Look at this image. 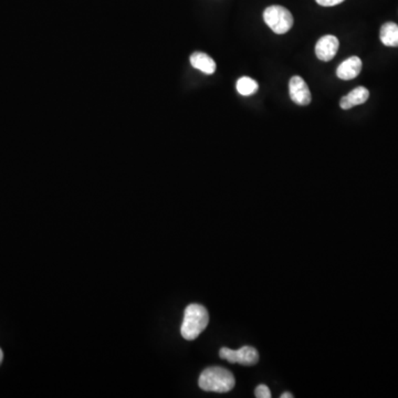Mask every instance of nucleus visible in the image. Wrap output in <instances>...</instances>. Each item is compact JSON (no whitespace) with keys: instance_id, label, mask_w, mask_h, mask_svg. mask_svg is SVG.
Returning <instances> with one entry per match:
<instances>
[{"instance_id":"nucleus-8","label":"nucleus","mask_w":398,"mask_h":398,"mask_svg":"<svg viewBox=\"0 0 398 398\" xmlns=\"http://www.w3.org/2000/svg\"><path fill=\"white\" fill-rule=\"evenodd\" d=\"M369 97V90L364 86H358L356 89L352 90L349 95L342 97L341 101H340V106L343 110H350L353 106L365 103Z\"/></svg>"},{"instance_id":"nucleus-15","label":"nucleus","mask_w":398,"mask_h":398,"mask_svg":"<svg viewBox=\"0 0 398 398\" xmlns=\"http://www.w3.org/2000/svg\"><path fill=\"white\" fill-rule=\"evenodd\" d=\"M3 351H1V349H0V364H1V362H3Z\"/></svg>"},{"instance_id":"nucleus-3","label":"nucleus","mask_w":398,"mask_h":398,"mask_svg":"<svg viewBox=\"0 0 398 398\" xmlns=\"http://www.w3.org/2000/svg\"><path fill=\"white\" fill-rule=\"evenodd\" d=\"M264 19L268 27L277 35H285L294 26V17L282 6L268 7L264 11Z\"/></svg>"},{"instance_id":"nucleus-11","label":"nucleus","mask_w":398,"mask_h":398,"mask_svg":"<svg viewBox=\"0 0 398 398\" xmlns=\"http://www.w3.org/2000/svg\"><path fill=\"white\" fill-rule=\"evenodd\" d=\"M258 88L259 86L256 81L249 78V77H242L237 81V91L239 92V95H244V97L256 93Z\"/></svg>"},{"instance_id":"nucleus-14","label":"nucleus","mask_w":398,"mask_h":398,"mask_svg":"<svg viewBox=\"0 0 398 398\" xmlns=\"http://www.w3.org/2000/svg\"><path fill=\"white\" fill-rule=\"evenodd\" d=\"M281 398H294V395L291 393H285L281 395Z\"/></svg>"},{"instance_id":"nucleus-10","label":"nucleus","mask_w":398,"mask_h":398,"mask_svg":"<svg viewBox=\"0 0 398 398\" xmlns=\"http://www.w3.org/2000/svg\"><path fill=\"white\" fill-rule=\"evenodd\" d=\"M381 41L386 47H398V26L394 22H386L381 28Z\"/></svg>"},{"instance_id":"nucleus-7","label":"nucleus","mask_w":398,"mask_h":398,"mask_svg":"<svg viewBox=\"0 0 398 398\" xmlns=\"http://www.w3.org/2000/svg\"><path fill=\"white\" fill-rule=\"evenodd\" d=\"M362 60L358 57H351L342 62L337 70V78L341 80H353L362 70Z\"/></svg>"},{"instance_id":"nucleus-9","label":"nucleus","mask_w":398,"mask_h":398,"mask_svg":"<svg viewBox=\"0 0 398 398\" xmlns=\"http://www.w3.org/2000/svg\"><path fill=\"white\" fill-rule=\"evenodd\" d=\"M191 65L197 70L202 71L206 74H213L216 71V62L213 58L204 52H194L191 56Z\"/></svg>"},{"instance_id":"nucleus-1","label":"nucleus","mask_w":398,"mask_h":398,"mask_svg":"<svg viewBox=\"0 0 398 398\" xmlns=\"http://www.w3.org/2000/svg\"><path fill=\"white\" fill-rule=\"evenodd\" d=\"M236 379L228 369L213 366L202 372L198 379L199 388L206 392L227 393L234 388Z\"/></svg>"},{"instance_id":"nucleus-13","label":"nucleus","mask_w":398,"mask_h":398,"mask_svg":"<svg viewBox=\"0 0 398 398\" xmlns=\"http://www.w3.org/2000/svg\"><path fill=\"white\" fill-rule=\"evenodd\" d=\"M317 3L323 7H333V6L340 5V3H343L344 0H315Z\"/></svg>"},{"instance_id":"nucleus-12","label":"nucleus","mask_w":398,"mask_h":398,"mask_svg":"<svg viewBox=\"0 0 398 398\" xmlns=\"http://www.w3.org/2000/svg\"><path fill=\"white\" fill-rule=\"evenodd\" d=\"M255 395L258 398H270L271 392L266 385H259L258 388L255 390Z\"/></svg>"},{"instance_id":"nucleus-2","label":"nucleus","mask_w":398,"mask_h":398,"mask_svg":"<svg viewBox=\"0 0 398 398\" xmlns=\"http://www.w3.org/2000/svg\"><path fill=\"white\" fill-rule=\"evenodd\" d=\"M209 323V315L206 308L200 304H189L184 313L180 333L187 341H194L202 334Z\"/></svg>"},{"instance_id":"nucleus-4","label":"nucleus","mask_w":398,"mask_h":398,"mask_svg":"<svg viewBox=\"0 0 398 398\" xmlns=\"http://www.w3.org/2000/svg\"><path fill=\"white\" fill-rule=\"evenodd\" d=\"M219 356L230 363H238L245 366H253L258 363V351L253 347H242L239 350H230L223 347L219 351Z\"/></svg>"},{"instance_id":"nucleus-5","label":"nucleus","mask_w":398,"mask_h":398,"mask_svg":"<svg viewBox=\"0 0 398 398\" xmlns=\"http://www.w3.org/2000/svg\"><path fill=\"white\" fill-rule=\"evenodd\" d=\"M289 92H290L291 100L296 104L305 106L311 103V100H312L311 92L301 77L296 76L291 78L289 82Z\"/></svg>"},{"instance_id":"nucleus-6","label":"nucleus","mask_w":398,"mask_h":398,"mask_svg":"<svg viewBox=\"0 0 398 398\" xmlns=\"http://www.w3.org/2000/svg\"><path fill=\"white\" fill-rule=\"evenodd\" d=\"M340 42L337 37L328 35H324L317 42L315 54L321 61H331L339 51Z\"/></svg>"}]
</instances>
